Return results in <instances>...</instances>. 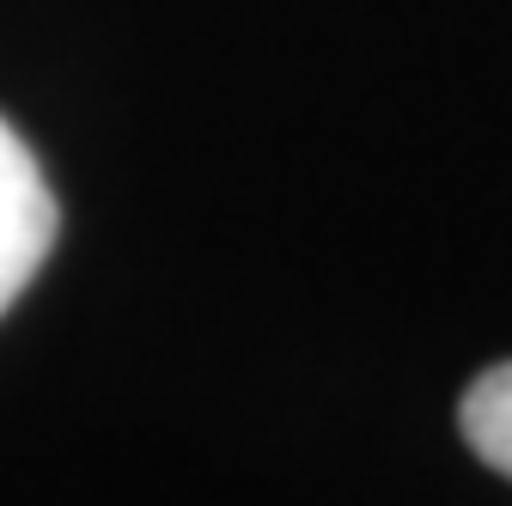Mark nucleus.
I'll return each mask as SVG.
<instances>
[{
  "label": "nucleus",
  "mask_w": 512,
  "mask_h": 506,
  "mask_svg": "<svg viewBox=\"0 0 512 506\" xmlns=\"http://www.w3.org/2000/svg\"><path fill=\"white\" fill-rule=\"evenodd\" d=\"M55 196L43 183V165L19 141V129L0 116V311H7L43 269L55 244Z\"/></svg>",
  "instance_id": "1"
},
{
  "label": "nucleus",
  "mask_w": 512,
  "mask_h": 506,
  "mask_svg": "<svg viewBox=\"0 0 512 506\" xmlns=\"http://www.w3.org/2000/svg\"><path fill=\"white\" fill-rule=\"evenodd\" d=\"M464 439L476 446L482 464L512 476V360L482 372L470 385V397H464Z\"/></svg>",
  "instance_id": "2"
}]
</instances>
